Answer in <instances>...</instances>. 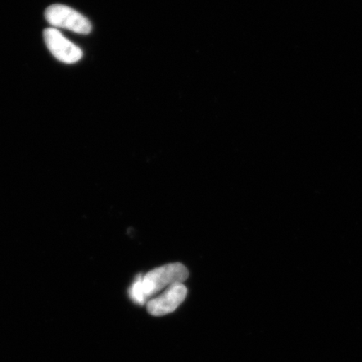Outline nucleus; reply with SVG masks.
<instances>
[{
  "label": "nucleus",
  "mask_w": 362,
  "mask_h": 362,
  "mask_svg": "<svg viewBox=\"0 0 362 362\" xmlns=\"http://www.w3.org/2000/svg\"><path fill=\"white\" fill-rule=\"evenodd\" d=\"M187 296V288L182 283L171 285L160 296L147 303V310L153 316H163L174 312Z\"/></svg>",
  "instance_id": "nucleus-4"
},
{
  "label": "nucleus",
  "mask_w": 362,
  "mask_h": 362,
  "mask_svg": "<svg viewBox=\"0 0 362 362\" xmlns=\"http://www.w3.org/2000/svg\"><path fill=\"white\" fill-rule=\"evenodd\" d=\"M189 278V271L180 262H174L138 275L129 289V296L135 304L144 305L158 292L171 285L180 284Z\"/></svg>",
  "instance_id": "nucleus-1"
},
{
  "label": "nucleus",
  "mask_w": 362,
  "mask_h": 362,
  "mask_svg": "<svg viewBox=\"0 0 362 362\" xmlns=\"http://www.w3.org/2000/svg\"><path fill=\"white\" fill-rule=\"evenodd\" d=\"M45 20L49 25L64 28L74 33L88 35L92 31V24L79 12L63 4H53L45 12Z\"/></svg>",
  "instance_id": "nucleus-2"
},
{
  "label": "nucleus",
  "mask_w": 362,
  "mask_h": 362,
  "mask_svg": "<svg viewBox=\"0 0 362 362\" xmlns=\"http://www.w3.org/2000/svg\"><path fill=\"white\" fill-rule=\"evenodd\" d=\"M43 35L49 51L57 60L66 64H74L83 57V51L57 29H45Z\"/></svg>",
  "instance_id": "nucleus-3"
}]
</instances>
